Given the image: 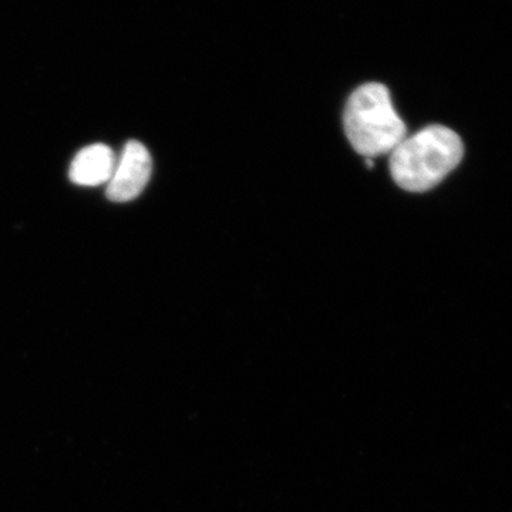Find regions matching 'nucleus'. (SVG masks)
I'll list each match as a JSON object with an SVG mask.
<instances>
[{
	"label": "nucleus",
	"instance_id": "nucleus-2",
	"mask_svg": "<svg viewBox=\"0 0 512 512\" xmlns=\"http://www.w3.org/2000/svg\"><path fill=\"white\" fill-rule=\"evenodd\" d=\"M346 136L365 158L390 154L407 137V127L393 107L389 89L366 83L350 94L343 114Z\"/></svg>",
	"mask_w": 512,
	"mask_h": 512
},
{
	"label": "nucleus",
	"instance_id": "nucleus-3",
	"mask_svg": "<svg viewBox=\"0 0 512 512\" xmlns=\"http://www.w3.org/2000/svg\"><path fill=\"white\" fill-rule=\"evenodd\" d=\"M153 171L150 151L140 141H128L117 158L114 173L107 183V198L113 202L136 200L147 187Z\"/></svg>",
	"mask_w": 512,
	"mask_h": 512
},
{
	"label": "nucleus",
	"instance_id": "nucleus-4",
	"mask_svg": "<svg viewBox=\"0 0 512 512\" xmlns=\"http://www.w3.org/2000/svg\"><path fill=\"white\" fill-rule=\"evenodd\" d=\"M116 163V154L106 144L84 147L70 165V180L82 187H99L109 183Z\"/></svg>",
	"mask_w": 512,
	"mask_h": 512
},
{
	"label": "nucleus",
	"instance_id": "nucleus-1",
	"mask_svg": "<svg viewBox=\"0 0 512 512\" xmlns=\"http://www.w3.org/2000/svg\"><path fill=\"white\" fill-rule=\"evenodd\" d=\"M464 156L456 131L429 126L406 137L390 153V174L404 191L426 192L439 185Z\"/></svg>",
	"mask_w": 512,
	"mask_h": 512
}]
</instances>
